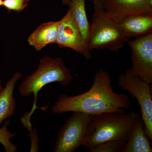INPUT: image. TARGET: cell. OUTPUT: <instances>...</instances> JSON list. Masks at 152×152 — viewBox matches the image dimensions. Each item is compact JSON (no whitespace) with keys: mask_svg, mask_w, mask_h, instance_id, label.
Segmentation results:
<instances>
[{"mask_svg":"<svg viewBox=\"0 0 152 152\" xmlns=\"http://www.w3.org/2000/svg\"><path fill=\"white\" fill-rule=\"evenodd\" d=\"M22 76L20 72L15 73L0 94V126L4 120L12 117L15 114L16 104L14 92L15 84Z\"/></svg>","mask_w":152,"mask_h":152,"instance_id":"obj_13","label":"cell"},{"mask_svg":"<svg viewBox=\"0 0 152 152\" xmlns=\"http://www.w3.org/2000/svg\"><path fill=\"white\" fill-rule=\"evenodd\" d=\"M92 22L87 40L90 52L94 50L108 49L118 50L129 40L121 29L119 24L108 15L99 0H93Z\"/></svg>","mask_w":152,"mask_h":152,"instance_id":"obj_4","label":"cell"},{"mask_svg":"<svg viewBox=\"0 0 152 152\" xmlns=\"http://www.w3.org/2000/svg\"><path fill=\"white\" fill-rule=\"evenodd\" d=\"M148 139L145 132L143 121L139 114L134 123L123 152H152Z\"/></svg>","mask_w":152,"mask_h":152,"instance_id":"obj_10","label":"cell"},{"mask_svg":"<svg viewBox=\"0 0 152 152\" xmlns=\"http://www.w3.org/2000/svg\"><path fill=\"white\" fill-rule=\"evenodd\" d=\"M61 1L63 5L68 6L70 2V0H61Z\"/></svg>","mask_w":152,"mask_h":152,"instance_id":"obj_19","label":"cell"},{"mask_svg":"<svg viewBox=\"0 0 152 152\" xmlns=\"http://www.w3.org/2000/svg\"><path fill=\"white\" fill-rule=\"evenodd\" d=\"M3 0H0V7L3 6Z\"/></svg>","mask_w":152,"mask_h":152,"instance_id":"obj_21","label":"cell"},{"mask_svg":"<svg viewBox=\"0 0 152 152\" xmlns=\"http://www.w3.org/2000/svg\"><path fill=\"white\" fill-rule=\"evenodd\" d=\"M126 141H110L104 142L90 150L91 152H123Z\"/></svg>","mask_w":152,"mask_h":152,"instance_id":"obj_16","label":"cell"},{"mask_svg":"<svg viewBox=\"0 0 152 152\" xmlns=\"http://www.w3.org/2000/svg\"><path fill=\"white\" fill-rule=\"evenodd\" d=\"M134 73L149 84L152 83V33L128 41Z\"/></svg>","mask_w":152,"mask_h":152,"instance_id":"obj_7","label":"cell"},{"mask_svg":"<svg viewBox=\"0 0 152 152\" xmlns=\"http://www.w3.org/2000/svg\"><path fill=\"white\" fill-rule=\"evenodd\" d=\"M139 115L132 111L128 114L106 113L91 115L83 146L90 150L104 142L127 141Z\"/></svg>","mask_w":152,"mask_h":152,"instance_id":"obj_3","label":"cell"},{"mask_svg":"<svg viewBox=\"0 0 152 152\" xmlns=\"http://www.w3.org/2000/svg\"><path fill=\"white\" fill-rule=\"evenodd\" d=\"M73 79L70 70L66 66L61 58L45 56L39 62L37 70L32 75L26 76L20 85L19 91L23 97L34 94V102L31 111L26 113L21 118L22 124L29 131L32 129L30 119L36 109L46 110L48 107H38L37 96L41 89L51 83L58 82L63 86H67Z\"/></svg>","mask_w":152,"mask_h":152,"instance_id":"obj_2","label":"cell"},{"mask_svg":"<svg viewBox=\"0 0 152 152\" xmlns=\"http://www.w3.org/2000/svg\"><path fill=\"white\" fill-rule=\"evenodd\" d=\"M68 7L78 26L84 39L87 43L90 23L87 17L86 0H70Z\"/></svg>","mask_w":152,"mask_h":152,"instance_id":"obj_14","label":"cell"},{"mask_svg":"<svg viewBox=\"0 0 152 152\" xmlns=\"http://www.w3.org/2000/svg\"><path fill=\"white\" fill-rule=\"evenodd\" d=\"M119 24L128 40L152 33V14L139 15L125 19Z\"/></svg>","mask_w":152,"mask_h":152,"instance_id":"obj_11","label":"cell"},{"mask_svg":"<svg viewBox=\"0 0 152 152\" xmlns=\"http://www.w3.org/2000/svg\"><path fill=\"white\" fill-rule=\"evenodd\" d=\"M118 86L135 98L141 108L142 118L147 137L152 140V85L133 72L131 69L120 75Z\"/></svg>","mask_w":152,"mask_h":152,"instance_id":"obj_5","label":"cell"},{"mask_svg":"<svg viewBox=\"0 0 152 152\" xmlns=\"http://www.w3.org/2000/svg\"><path fill=\"white\" fill-rule=\"evenodd\" d=\"M31 0H3V6L9 11L20 12L28 5Z\"/></svg>","mask_w":152,"mask_h":152,"instance_id":"obj_17","label":"cell"},{"mask_svg":"<svg viewBox=\"0 0 152 152\" xmlns=\"http://www.w3.org/2000/svg\"><path fill=\"white\" fill-rule=\"evenodd\" d=\"M58 35L56 43L60 48H69L81 54L89 61L91 58V52L87 48L80 31L69 10L58 21Z\"/></svg>","mask_w":152,"mask_h":152,"instance_id":"obj_8","label":"cell"},{"mask_svg":"<svg viewBox=\"0 0 152 152\" xmlns=\"http://www.w3.org/2000/svg\"><path fill=\"white\" fill-rule=\"evenodd\" d=\"M131 105L127 95L114 91L108 72L99 68L96 71L88 91L73 96L60 95L51 111L56 114L80 112L93 115L106 113H125V110L129 109Z\"/></svg>","mask_w":152,"mask_h":152,"instance_id":"obj_1","label":"cell"},{"mask_svg":"<svg viewBox=\"0 0 152 152\" xmlns=\"http://www.w3.org/2000/svg\"><path fill=\"white\" fill-rule=\"evenodd\" d=\"M102 5L108 15L118 23L134 16L152 14V0H108Z\"/></svg>","mask_w":152,"mask_h":152,"instance_id":"obj_9","label":"cell"},{"mask_svg":"<svg viewBox=\"0 0 152 152\" xmlns=\"http://www.w3.org/2000/svg\"><path fill=\"white\" fill-rule=\"evenodd\" d=\"M59 22L50 21L40 25L28 38L30 45L40 51L49 44L56 43Z\"/></svg>","mask_w":152,"mask_h":152,"instance_id":"obj_12","label":"cell"},{"mask_svg":"<svg viewBox=\"0 0 152 152\" xmlns=\"http://www.w3.org/2000/svg\"><path fill=\"white\" fill-rule=\"evenodd\" d=\"M10 124V121H6L4 124L0 128V143L4 148L5 152H15L18 151L17 147L10 141L15 136V134L9 131L8 127Z\"/></svg>","mask_w":152,"mask_h":152,"instance_id":"obj_15","label":"cell"},{"mask_svg":"<svg viewBox=\"0 0 152 152\" xmlns=\"http://www.w3.org/2000/svg\"><path fill=\"white\" fill-rule=\"evenodd\" d=\"M91 115L73 112L61 128L54 147V152H74L83 146Z\"/></svg>","mask_w":152,"mask_h":152,"instance_id":"obj_6","label":"cell"},{"mask_svg":"<svg viewBox=\"0 0 152 152\" xmlns=\"http://www.w3.org/2000/svg\"><path fill=\"white\" fill-rule=\"evenodd\" d=\"M99 1L102 4V3L104 2L108 1V0H99Z\"/></svg>","mask_w":152,"mask_h":152,"instance_id":"obj_22","label":"cell"},{"mask_svg":"<svg viewBox=\"0 0 152 152\" xmlns=\"http://www.w3.org/2000/svg\"><path fill=\"white\" fill-rule=\"evenodd\" d=\"M30 137L31 140V148L30 152H37L39 151V135L36 128H34L31 131Z\"/></svg>","mask_w":152,"mask_h":152,"instance_id":"obj_18","label":"cell"},{"mask_svg":"<svg viewBox=\"0 0 152 152\" xmlns=\"http://www.w3.org/2000/svg\"><path fill=\"white\" fill-rule=\"evenodd\" d=\"M89 1H93V0H89Z\"/></svg>","mask_w":152,"mask_h":152,"instance_id":"obj_23","label":"cell"},{"mask_svg":"<svg viewBox=\"0 0 152 152\" xmlns=\"http://www.w3.org/2000/svg\"><path fill=\"white\" fill-rule=\"evenodd\" d=\"M4 87L2 86L1 85V80H0V94H1V92L2 91L3 89H4Z\"/></svg>","mask_w":152,"mask_h":152,"instance_id":"obj_20","label":"cell"}]
</instances>
